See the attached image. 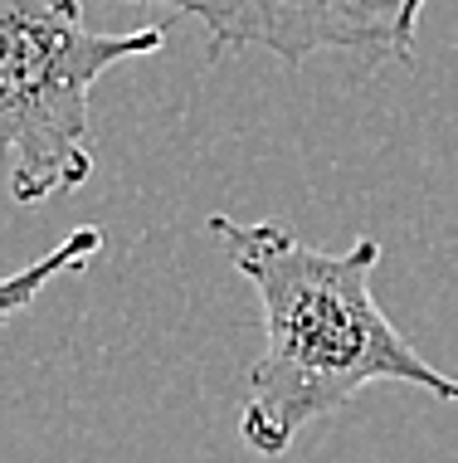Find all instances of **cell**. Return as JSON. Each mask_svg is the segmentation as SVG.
<instances>
[{
	"label": "cell",
	"mask_w": 458,
	"mask_h": 463,
	"mask_svg": "<svg viewBox=\"0 0 458 463\" xmlns=\"http://www.w3.org/2000/svg\"><path fill=\"white\" fill-rule=\"evenodd\" d=\"M210 234L258 293L264 322L249 405L239 415L244 449L283 458L307 424L337 415L376 381L458 405V381L419 352L370 293L380 240L361 234L351 249H317L283 224H239L229 215H210Z\"/></svg>",
	"instance_id": "1"
},
{
	"label": "cell",
	"mask_w": 458,
	"mask_h": 463,
	"mask_svg": "<svg viewBox=\"0 0 458 463\" xmlns=\"http://www.w3.org/2000/svg\"><path fill=\"white\" fill-rule=\"evenodd\" d=\"M103 249V230H93V224H83V230H73L64 244L54 249V254H44L40 264H30V269H20L15 279H5V293H0V312L5 317H15V312L30 303L34 293L49 283V279H59V273H69V269H83L89 259Z\"/></svg>",
	"instance_id": "4"
},
{
	"label": "cell",
	"mask_w": 458,
	"mask_h": 463,
	"mask_svg": "<svg viewBox=\"0 0 458 463\" xmlns=\"http://www.w3.org/2000/svg\"><path fill=\"white\" fill-rule=\"evenodd\" d=\"M166 49V24L103 34L79 0H0V142L10 195L40 205L79 191L93 171V83L113 64Z\"/></svg>",
	"instance_id": "2"
},
{
	"label": "cell",
	"mask_w": 458,
	"mask_h": 463,
	"mask_svg": "<svg viewBox=\"0 0 458 463\" xmlns=\"http://www.w3.org/2000/svg\"><path fill=\"white\" fill-rule=\"evenodd\" d=\"M166 5L210 30V49H268L288 69L313 54L410 59L429 0H122Z\"/></svg>",
	"instance_id": "3"
}]
</instances>
